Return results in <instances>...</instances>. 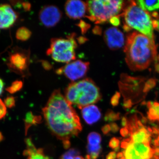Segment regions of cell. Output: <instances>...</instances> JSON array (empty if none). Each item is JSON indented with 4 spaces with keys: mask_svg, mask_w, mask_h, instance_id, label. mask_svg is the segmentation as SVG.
Returning a JSON list of instances; mask_svg holds the SVG:
<instances>
[{
    "mask_svg": "<svg viewBox=\"0 0 159 159\" xmlns=\"http://www.w3.org/2000/svg\"><path fill=\"white\" fill-rule=\"evenodd\" d=\"M43 112L50 130L60 140H69L82 130L79 116L59 89L53 92Z\"/></svg>",
    "mask_w": 159,
    "mask_h": 159,
    "instance_id": "1",
    "label": "cell"
},
{
    "mask_svg": "<svg viewBox=\"0 0 159 159\" xmlns=\"http://www.w3.org/2000/svg\"><path fill=\"white\" fill-rule=\"evenodd\" d=\"M124 51L129 68L133 71L143 70L155 59L157 46L155 41L134 31L127 36Z\"/></svg>",
    "mask_w": 159,
    "mask_h": 159,
    "instance_id": "2",
    "label": "cell"
},
{
    "mask_svg": "<svg viewBox=\"0 0 159 159\" xmlns=\"http://www.w3.org/2000/svg\"><path fill=\"white\" fill-rule=\"evenodd\" d=\"M65 97L71 105H77L82 109L98 102L101 99V94L94 81L86 78L70 84L65 89Z\"/></svg>",
    "mask_w": 159,
    "mask_h": 159,
    "instance_id": "3",
    "label": "cell"
},
{
    "mask_svg": "<svg viewBox=\"0 0 159 159\" xmlns=\"http://www.w3.org/2000/svg\"><path fill=\"white\" fill-rule=\"evenodd\" d=\"M120 16L124 19V31L129 32L131 29H135L152 40L155 41L151 14L138 6L134 1H129Z\"/></svg>",
    "mask_w": 159,
    "mask_h": 159,
    "instance_id": "4",
    "label": "cell"
},
{
    "mask_svg": "<svg viewBox=\"0 0 159 159\" xmlns=\"http://www.w3.org/2000/svg\"><path fill=\"white\" fill-rule=\"evenodd\" d=\"M86 3L88 15L86 17L96 24L106 22L118 15L125 5L123 1L116 0H96L88 1Z\"/></svg>",
    "mask_w": 159,
    "mask_h": 159,
    "instance_id": "5",
    "label": "cell"
},
{
    "mask_svg": "<svg viewBox=\"0 0 159 159\" xmlns=\"http://www.w3.org/2000/svg\"><path fill=\"white\" fill-rule=\"evenodd\" d=\"M73 33L67 38H55L51 40L50 48L47 51V55L57 62L69 63L76 59L75 50L77 44Z\"/></svg>",
    "mask_w": 159,
    "mask_h": 159,
    "instance_id": "6",
    "label": "cell"
},
{
    "mask_svg": "<svg viewBox=\"0 0 159 159\" xmlns=\"http://www.w3.org/2000/svg\"><path fill=\"white\" fill-rule=\"evenodd\" d=\"M89 68V63L78 60L57 69V74H63L72 81L84 77Z\"/></svg>",
    "mask_w": 159,
    "mask_h": 159,
    "instance_id": "7",
    "label": "cell"
},
{
    "mask_svg": "<svg viewBox=\"0 0 159 159\" xmlns=\"http://www.w3.org/2000/svg\"><path fill=\"white\" fill-rule=\"evenodd\" d=\"M123 153L125 159H151L153 148L150 144L133 143L131 141Z\"/></svg>",
    "mask_w": 159,
    "mask_h": 159,
    "instance_id": "8",
    "label": "cell"
},
{
    "mask_svg": "<svg viewBox=\"0 0 159 159\" xmlns=\"http://www.w3.org/2000/svg\"><path fill=\"white\" fill-rule=\"evenodd\" d=\"M62 13L57 6L48 5L43 7L39 13L40 21L47 28H52L58 24Z\"/></svg>",
    "mask_w": 159,
    "mask_h": 159,
    "instance_id": "9",
    "label": "cell"
},
{
    "mask_svg": "<svg viewBox=\"0 0 159 159\" xmlns=\"http://www.w3.org/2000/svg\"><path fill=\"white\" fill-rule=\"evenodd\" d=\"M104 39L109 48L112 50H117L125 44L124 34L116 27H111L104 33Z\"/></svg>",
    "mask_w": 159,
    "mask_h": 159,
    "instance_id": "10",
    "label": "cell"
},
{
    "mask_svg": "<svg viewBox=\"0 0 159 159\" xmlns=\"http://www.w3.org/2000/svg\"><path fill=\"white\" fill-rule=\"evenodd\" d=\"M65 10L67 16L73 19H78L84 17L87 12V5L81 1L71 0L66 2Z\"/></svg>",
    "mask_w": 159,
    "mask_h": 159,
    "instance_id": "11",
    "label": "cell"
},
{
    "mask_svg": "<svg viewBox=\"0 0 159 159\" xmlns=\"http://www.w3.org/2000/svg\"><path fill=\"white\" fill-rule=\"evenodd\" d=\"M17 18V13L10 5H0V29L10 28L14 25Z\"/></svg>",
    "mask_w": 159,
    "mask_h": 159,
    "instance_id": "12",
    "label": "cell"
},
{
    "mask_svg": "<svg viewBox=\"0 0 159 159\" xmlns=\"http://www.w3.org/2000/svg\"><path fill=\"white\" fill-rule=\"evenodd\" d=\"M81 114L84 121L89 125L96 123L101 117L100 110L97 106L93 104L83 107L81 111Z\"/></svg>",
    "mask_w": 159,
    "mask_h": 159,
    "instance_id": "13",
    "label": "cell"
},
{
    "mask_svg": "<svg viewBox=\"0 0 159 159\" xmlns=\"http://www.w3.org/2000/svg\"><path fill=\"white\" fill-rule=\"evenodd\" d=\"M27 148L24 151V155L26 159H50L45 155L42 148H37L34 146L31 138L25 139Z\"/></svg>",
    "mask_w": 159,
    "mask_h": 159,
    "instance_id": "14",
    "label": "cell"
},
{
    "mask_svg": "<svg viewBox=\"0 0 159 159\" xmlns=\"http://www.w3.org/2000/svg\"><path fill=\"white\" fill-rule=\"evenodd\" d=\"M11 67L19 71H25L28 67L27 57L23 53H15L11 54L9 58Z\"/></svg>",
    "mask_w": 159,
    "mask_h": 159,
    "instance_id": "15",
    "label": "cell"
},
{
    "mask_svg": "<svg viewBox=\"0 0 159 159\" xmlns=\"http://www.w3.org/2000/svg\"><path fill=\"white\" fill-rule=\"evenodd\" d=\"M151 134L145 127L140 129L130 135L132 142L136 143L150 144Z\"/></svg>",
    "mask_w": 159,
    "mask_h": 159,
    "instance_id": "16",
    "label": "cell"
},
{
    "mask_svg": "<svg viewBox=\"0 0 159 159\" xmlns=\"http://www.w3.org/2000/svg\"><path fill=\"white\" fill-rule=\"evenodd\" d=\"M42 117L40 116H34L32 112L29 111L25 115V132L27 134L29 129L33 125L39 124L42 122Z\"/></svg>",
    "mask_w": 159,
    "mask_h": 159,
    "instance_id": "17",
    "label": "cell"
},
{
    "mask_svg": "<svg viewBox=\"0 0 159 159\" xmlns=\"http://www.w3.org/2000/svg\"><path fill=\"white\" fill-rule=\"evenodd\" d=\"M137 5L145 11H152L159 9V0L137 1Z\"/></svg>",
    "mask_w": 159,
    "mask_h": 159,
    "instance_id": "18",
    "label": "cell"
},
{
    "mask_svg": "<svg viewBox=\"0 0 159 159\" xmlns=\"http://www.w3.org/2000/svg\"><path fill=\"white\" fill-rule=\"evenodd\" d=\"M148 120L152 122H159V103L153 102L152 105L148 108L147 112Z\"/></svg>",
    "mask_w": 159,
    "mask_h": 159,
    "instance_id": "19",
    "label": "cell"
},
{
    "mask_svg": "<svg viewBox=\"0 0 159 159\" xmlns=\"http://www.w3.org/2000/svg\"><path fill=\"white\" fill-rule=\"evenodd\" d=\"M31 35V31L26 27H22L19 28L16 32V38L20 40H27Z\"/></svg>",
    "mask_w": 159,
    "mask_h": 159,
    "instance_id": "20",
    "label": "cell"
},
{
    "mask_svg": "<svg viewBox=\"0 0 159 159\" xmlns=\"http://www.w3.org/2000/svg\"><path fill=\"white\" fill-rule=\"evenodd\" d=\"M61 159H85L80 156V152L77 149L71 148L64 153L61 157Z\"/></svg>",
    "mask_w": 159,
    "mask_h": 159,
    "instance_id": "21",
    "label": "cell"
},
{
    "mask_svg": "<svg viewBox=\"0 0 159 159\" xmlns=\"http://www.w3.org/2000/svg\"><path fill=\"white\" fill-rule=\"evenodd\" d=\"M101 142V137L99 134L93 132L89 134L88 137V144L89 145H100Z\"/></svg>",
    "mask_w": 159,
    "mask_h": 159,
    "instance_id": "22",
    "label": "cell"
},
{
    "mask_svg": "<svg viewBox=\"0 0 159 159\" xmlns=\"http://www.w3.org/2000/svg\"><path fill=\"white\" fill-rule=\"evenodd\" d=\"M23 83L21 80H16L11 85L6 89V90L11 94H14L18 92L22 88Z\"/></svg>",
    "mask_w": 159,
    "mask_h": 159,
    "instance_id": "23",
    "label": "cell"
},
{
    "mask_svg": "<svg viewBox=\"0 0 159 159\" xmlns=\"http://www.w3.org/2000/svg\"><path fill=\"white\" fill-rule=\"evenodd\" d=\"M120 119L119 113H116L111 110H108L106 113L104 120L107 122H113Z\"/></svg>",
    "mask_w": 159,
    "mask_h": 159,
    "instance_id": "24",
    "label": "cell"
},
{
    "mask_svg": "<svg viewBox=\"0 0 159 159\" xmlns=\"http://www.w3.org/2000/svg\"><path fill=\"white\" fill-rule=\"evenodd\" d=\"M152 18V25L153 29L159 32V15L156 11L151 14Z\"/></svg>",
    "mask_w": 159,
    "mask_h": 159,
    "instance_id": "25",
    "label": "cell"
},
{
    "mask_svg": "<svg viewBox=\"0 0 159 159\" xmlns=\"http://www.w3.org/2000/svg\"><path fill=\"white\" fill-rule=\"evenodd\" d=\"M156 84V80L155 79H149L148 81L145 82L143 92L144 93H148L151 89L155 86Z\"/></svg>",
    "mask_w": 159,
    "mask_h": 159,
    "instance_id": "26",
    "label": "cell"
},
{
    "mask_svg": "<svg viewBox=\"0 0 159 159\" xmlns=\"http://www.w3.org/2000/svg\"><path fill=\"white\" fill-rule=\"evenodd\" d=\"M4 103L6 107L9 108H12L15 106V98L13 97H7L4 100Z\"/></svg>",
    "mask_w": 159,
    "mask_h": 159,
    "instance_id": "27",
    "label": "cell"
},
{
    "mask_svg": "<svg viewBox=\"0 0 159 159\" xmlns=\"http://www.w3.org/2000/svg\"><path fill=\"white\" fill-rule=\"evenodd\" d=\"M119 145H120V140L115 137L111 139L109 143V147L115 150L119 148Z\"/></svg>",
    "mask_w": 159,
    "mask_h": 159,
    "instance_id": "28",
    "label": "cell"
},
{
    "mask_svg": "<svg viewBox=\"0 0 159 159\" xmlns=\"http://www.w3.org/2000/svg\"><path fill=\"white\" fill-rule=\"evenodd\" d=\"M7 114V108L4 102L0 99V120L4 118Z\"/></svg>",
    "mask_w": 159,
    "mask_h": 159,
    "instance_id": "29",
    "label": "cell"
},
{
    "mask_svg": "<svg viewBox=\"0 0 159 159\" xmlns=\"http://www.w3.org/2000/svg\"><path fill=\"white\" fill-rule=\"evenodd\" d=\"M120 98V93L119 92H116L112 97L111 100V105L114 107L117 106L119 104V99Z\"/></svg>",
    "mask_w": 159,
    "mask_h": 159,
    "instance_id": "30",
    "label": "cell"
},
{
    "mask_svg": "<svg viewBox=\"0 0 159 159\" xmlns=\"http://www.w3.org/2000/svg\"><path fill=\"white\" fill-rule=\"evenodd\" d=\"M78 26L81 29V32H82L83 34L85 33L90 27L89 25L85 22L83 21H80L79 24H78Z\"/></svg>",
    "mask_w": 159,
    "mask_h": 159,
    "instance_id": "31",
    "label": "cell"
},
{
    "mask_svg": "<svg viewBox=\"0 0 159 159\" xmlns=\"http://www.w3.org/2000/svg\"><path fill=\"white\" fill-rule=\"evenodd\" d=\"M120 16L119 15L113 17L111 18L109 20V21L110 22L111 25H113L114 26H119L120 25Z\"/></svg>",
    "mask_w": 159,
    "mask_h": 159,
    "instance_id": "32",
    "label": "cell"
},
{
    "mask_svg": "<svg viewBox=\"0 0 159 159\" xmlns=\"http://www.w3.org/2000/svg\"><path fill=\"white\" fill-rule=\"evenodd\" d=\"M131 141L130 138H128V139H125V140H123L121 144V148H124V149H126L127 147H128L129 145V143Z\"/></svg>",
    "mask_w": 159,
    "mask_h": 159,
    "instance_id": "33",
    "label": "cell"
},
{
    "mask_svg": "<svg viewBox=\"0 0 159 159\" xmlns=\"http://www.w3.org/2000/svg\"><path fill=\"white\" fill-rule=\"evenodd\" d=\"M133 102L131 99H125L123 103V107L125 109H129L132 107Z\"/></svg>",
    "mask_w": 159,
    "mask_h": 159,
    "instance_id": "34",
    "label": "cell"
},
{
    "mask_svg": "<svg viewBox=\"0 0 159 159\" xmlns=\"http://www.w3.org/2000/svg\"><path fill=\"white\" fill-rule=\"evenodd\" d=\"M110 125L111 130L112 132L113 133H116L119 130V127L116 123L115 122H111L109 124Z\"/></svg>",
    "mask_w": 159,
    "mask_h": 159,
    "instance_id": "35",
    "label": "cell"
},
{
    "mask_svg": "<svg viewBox=\"0 0 159 159\" xmlns=\"http://www.w3.org/2000/svg\"><path fill=\"white\" fill-rule=\"evenodd\" d=\"M120 133L121 135L124 138L127 137L129 134V130L127 128H122L120 129Z\"/></svg>",
    "mask_w": 159,
    "mask_h": 159,
    "instance_id": "36",
    "label": "cell"
},
{
    "mask_svg": "<svg viewBox=\"0 0 159 159\" xmlns=\"http://www.w3.org/2000/svg\"><path fill=\"white\" fill-rule=\"evenodd\" d=\"M117 158V154L116 152L112 151L109 153L106 156L105 159H116Z\"/></svg>",
    "mask_w": 159,
    "mask_h": 159,
    "instance_id": "37",
    "label": "cell"
},
{
    "mask_svg": "<svg viewBox=\"0 0 159 159\" xmlns=\"http://www.w3.org/2000/svg\"><path fill=\"white\" fill-rule=\"evenodd\" d=\"M102 131L104 134H107L111 131L110 125L109 124L104 125L102 128Z\"/></svg>",
    "mask_w": 159,
    "mask_h": 159,
    "instance_id": "38",
    "label": "cell"
},
{
    "mask_svg": "<svg viewBox=\"0 0 159 159\" xmlns=\"http://www.w3.org/2000/svg\"><path fill=\"white\" fill-rule=\"evenodd\" d=\"M122 125L123 126V128H126L128 126V120L127 118L125 117H122V121H121Z\"/></svg>",
    "mask_w": 159,
    "mask_h": 159,
    "instance_id": "39",
    "label": "cell"
},
{
    "mask_svg": "<svg viewBox=\"0 0 159 159\" xmlns=\"http://www.w3.org/2000/svg\"><path fill=\"white\" fill-rule=\"evenodd\" d=\"M22 5L23 8L26 11H29L31 9V4L28 2H24L22 3Z\"/></svg>",
    "mask_w": 159,
    "mask_h": 159,
    "instance_id": "40",
    "label": "cell"
},
{
    "mask_svg": "<svg viewBox=\"0 0 159 159\" xmlns=\"http://www.w3.org/2000/svg\"><path fill=\"white\" fill-rule=\"evenodd\" d=\"M153 157L159 159V147H154Z\"/></svg>",
    "mask_w": 159,
    "mask_h": 159,
    "instance_id": "41",
    "label": "cell"
},
{
    "mask_svg": "<svg viewBox=\"0 0 159 159\" xmlns=\"http://www.w3.org/2000/svg\"><path fill=\"white\" fill-rule=\"evenodd\" d=\"M155 69L156 71L159 73V55H157L155 59Z\"/></svg>",
    "mask_w": 159,
    "mask_h": 159,
    "instance_id": "42",
    "label": "cell"
},
{
    "mask_svg": "<svg viewBox=\"0 0 159 159\" xmlns=\"http://www.w3.org/2000/svg\"><path fill=\"white\" fill-rule=\"evenodd\" d=\"M63 146L65 149H68L70 148V140H64L62 141Z\"/></svg>",
    "mask_w": 159,
    "mask_h": 159,
    "instance_id": "43",
    "label": "cell"
},
{
    "mask_svg": "<svg viewBox=\"0 0 159 159\" xmlns=\"http://www.w3.org/2000/svg\"><path fill=\"white\" fill-rule=\"evenodd\" d=\"M152 144L154 146V147H159V135L157 137V139L153 140Z\"/></svg>",
    "mask_w": 159,
    "mask_h": 159,
    "instance_id": "44",
    "label": "cell"
},
{
    "mask_svg": "<svg viewBox=\"0 0 159 159\" xmlns=\"http://www.w3.org/2000/svg\"><path fill=\"white\" fill-rule=\"evenodd\" d=\"M3 88H4V83L3 80L0 78V95L2 93Z\"/></svg>",
    "mask_w": 159,
    "mask_h": 159,
    "instance_id": "45",
    "label": "cell"
},
{
    "mask_svg": "<svg viewBox=\"0 0 159 159\" xmlns=\"http://www.w3.org/2000/svg\"><path fill=\"white\" fill-rule=\"evenodd\" d=\"M124 154H123V152H119L117 154V158L118 159L121 158L123 157Z\"/></svg>",
    "mask_w": 159,
    "mask_h": 159,
    "instance_id": "46",
    "label": "cell"
},
{
    "mask_svg": "<svg viewBox=\"0 0 159 159\" xmlns=\"http://www.w3.org/2000/svg\"><path fill=\"white\" fill-rule=\"evenodd\" d=\"M80 39H79V41L80 43H82L85 42V38L82 37H80Z\"/></svg>",
    "mask_w": 159,
    "mask_h": 159,
    "instance_id": "47",
    "label": "cell"
},
{
    "mask_svg": "<svg viewBox=\"0 0 159 159\" xmlns=\"http://www.w3.org/2000/svg\"><path fill=\"white\" fill-rule=\"evenodd\" d=\"M4 139V136H3L2 134L0 132V142H2Z\"/></svg>",
    "mask_w": 159,
    "mask_h": 159,
    "instance_id": "48",
    "label": "cell"
},
{
    "mask_svg": "<svg viewBox=\"0 0 159 159\" xmlns=\"http://www.w3.org/2000/svg\"><path fill=\"white\" fill-rule=\"evenodd\" d=\"M119 159H125V158L124 157H123Z\"/></svg>",
    "mask_w": 159,
    "mask_h": 159,
    "instance_id": "49",
    "label": "cell"
}]
</instances>
